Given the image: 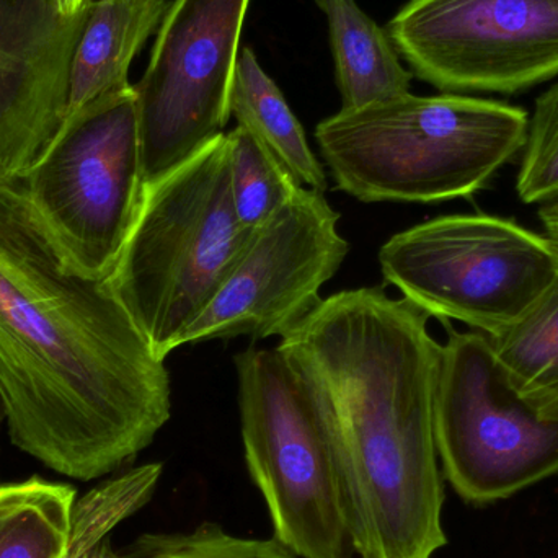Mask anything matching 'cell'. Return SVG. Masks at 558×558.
<instances>
[{"label":"cell","mask_w":558,"mask_h":558,"mask_svg":"<svg viewBox=\"0 0 558 558\" xmlns=\"http://www.w3.org/2000/svg\"><path fill=\"white\" fill-rule=\"evenodd\" d=\"M0 403L13 446L56 474H118L172 415L156 356L107 279L65 260L22 177H0Z\"/></svg>","instance_id":"cell-1"},{"label":"cell","mask_w":558,"mask_h":558,"mask_svg":"<svg viewBox=\"0 0 558 558\" xmlns=\"http://www.w3.org/2000/svg\"><path fill=\"white\" fill-rule=\"evenodd\" d=\"M428 320L379 286L347 289L278 344L327 429L360 558H433L448 544L435 436L441 344Z\"/></svg>","instance_id":"cell-2"},{"label":"cell","mask_w":558,"mask_h":558,"mask_svg":"<svg viewBox=\"0 0 558 558\" xmlns=\"http://www.w3.org/2000/svg\"><path fill=\"white\" fill-rule=\"evenodd\" d=\"M530 117L487 98L405 94L320 121L315 140L337 189L363 203L474 195L521 153Z\"/></svg>","instance_id":"cell-3"},{"label":"cell","mask_w":558,"mask_h":558,"mask_svg":"<svg viewBox=\"0 0 558 558\" xmlns=\"http://www.w3.org/2000/svg\"><path fill=\"white\" fill-rule=\"evenodd\" d=\"M254 232L232 208L226 134L144 189L108 282L157 357L166 361L183 347L186 331L231 277Z\"/></svg>","instance_id":"cell-4"},{"label":"cell","mask_w":558,"mask_h":558,"mask_svg":"<svg viewBox=\"0 0 558 558\" xmlns=\"http://www.w3.org/2000/svg\"><path fill=\"white\" fill-rule=\"evenodd\" d=\"M442 477L465 504H495L558 475V390L524 389L488 335L448 327L435 392Z\"/></svg>","instance_id":"cell-5"},{"label":"cell","mask_w":558,"mask_h":558,"mask_svg":"<svg viewBox=\"0 0 558 558\" xmlns=\"http://www.w3.org/2000/svg\"><path fill=\"white\" fill-rule=\"evenodd\" d=\"M245 464L274 537L299 558H353L340 471L320 415L284 354H235Z\"/></svg>","instance_id":"cell-6"},{"label":"cell","mask_w":558,"mask_h":558,"mask_svg":"<svg viewBox=\"0 0 558 558\" xmlns=\"http://www.w3.org/2000/svg\"><path fill=\"white\" fill-rule=\"evenodd\" d=\"M380 271L429 317L458 320L488 337L520 322L558 279L547 235L511 219L451 215L392 235Z\"/></svg>","instance_id":"cell-7"},{"label":"cell","mask_w":558,"mask_h":558,"mask_svg":"<svg viewBox=\"0 0 558 558\" xmlns=\"http://www.w3.org/2000/svg\"><path fill=\"white\" fill-rule=\"evenodd\" d=\"M22 183L69 265L110 277L144 192L134 87L62 121Z\"/></svg>","instance_id":"cell-8"},{"label":"cell","mask_w":558,"mask_h":558,"mask_svg":"<svg viewBox=\"0 0 558 558\" xmlns=\"http://www.w3.org/2000/svg\"><path fill=\"white\" fill-rule=\"evenodd\" d=\"M251 0H173L134 87L143 189L225 133Z\"/></svg>","instance_id":"cell-9"},{"label":"cell","mask_w":558,"mask_h":558,"mask_svg":"<svg viewBox=\"0 0 558 558\" xmlns=\"http://www.w3.org/2000/svg\"><path fill=\"white\" fill-rule=\"evenodd\" d=\"M389 35L441 90L514 94L558 75V0H410Z\"/></svg>","instance_id":"cell-10"},{"label":"cell","mask_w":558,"mask_h":558,"mask_svg":"<svg viewBox=\"0 0 558 558\" xmlns=\"http://www.w3.org/2000/svg\"><path fill=\"white\" fill-rule=\"evenodd\" d=\"M324 193L301 189L255 229L238 267L189 328L183 344L288 337L322 304L350 252Z\"/></svg>","instance_id":"cell-11"},{"label":"cell","mask_w":558,"mask_h":558,"mask_svg":"<svg viewBox=\"0 0 558 558\" xmlns=\"http://www.w3.org/2000/svg\"><path fill=\"white\" fill-rule=\"evenodd\" d=\"M92 2L64 16L52 0H0V177H22L61 128Z\"/></svg>","instance_id":"cell-12"},{"label":"cell","mask_w":558,"mask_h":558,"mask_svg":"<svg viewBox=\"0 0 558 558\" xmlns=\"http://www.w3.org/2000/svg\"><path fill=\"white\" fill-rule=\"evenodd\" d=\"M169 0H94L72 56L64 120L133 87L130 65L159 28ZM62 120V121H64Z\"/></svg>","instance_id":"cell-13"},{"label":"cell","mask_w":558,"mask_h":558,"mask_svg":"<svg viewBox=\"0 0 558 558\" xmlns=\"http://www.w3.org/2000/svg\"><path fill=\"white\" fill-rule=\"evenodd\" d=\"M330 32L341 110H360L410 94L412 74L400 64L389 33L354 0H315Z\"/></svg>","instance_id":"cell-14"},{"label":"cell","mask_w":558,"mask_h":558,"mask_svg":"<svg viewBox=\"0 0 558 558\" xmlns=\"http://www.w3.org/2000/svg\"><path fill=\"white\" fill-rule=\"evenodd\" d=\"M231 114L304 189L324 193L327 172L308 146L304 130L257 56L242 49L231 94Z\"/></svg>","instance_id":"cell-15"},{"label":"cell","mask_w":558,"mask_h":558,"mask_svg":"<svg viewBox=\"0 0 558 558\" xmlns=\"http://www.w3.org/2000/svg\"><path fill=\"white\" fill-rule=\"evenodd\" d=\"M75 488L39 475L0 485V558H61L71 539Z\"/></svg>","instance_id":"cell-16"},{"label":"cell","mask_w":558,"mask_h":558,"mask_svg":"<svg viewBox=\"0 0 558 558\" xmlns=\"http://www.w3.org/2000/svg\"><path fill=\"white\" fill-rule=\"evenodd\" d=\"M160 462L140 465L111 475L77 498L71 539L61 558H131L111 544V533L143 510L162 477Z\"/></svg>","instance_id":"cell-17"},{"label":"cell","mask_w":558,"mask_h":558,"mask_svg":"<svg viewBox=\"0 0 558 558\" xmlns=\"http://www.w3.org/2000/svg\"><path fill=\"white\" fill-rule=\"evenodd\" d=\"M226 146L232 208L239 222L255 231L301 185L244 128L238 126L226 133Z\"/></svg>","instance_id":"cell-18"},{"label":"cell","mask_w":558,"mask_h":558,"mask_svg":"<svg viewBox=\"0 0 558 558\" xmlns=\"http://www.w3.org/2000/svg\"><path fill=\"white\" fill-rule=\"evenodd\" d=\"M490 340L524 389L558 390V279L520 322Z\"/></svg>","instance_id":"cell-19"},{"label":"cell","mask_w":558,"mask_h":558,"mask_svg":"<svg viewBox=\"0 0 558 558\" xmlns=\"http://www.w3.org/2000/svg\"><path fill=\"white\" fill-rule=\"evenodd\" d=\"M126 553L131 558H299L277 537L238 536L218 523L177 533L143 534Z\"/></svg>","instance_id":"cell-20"},{"label":"cell","mask_w":558,"mask_h":558,"mask_svg":"<svg viewBox=\"0 0 558 558\" xmlns=\"http://www.w3.org/2000/svg\"><path fill=\"white\" fill-rule=\"evenodd\" d=\"M517 190L527 205L558 198V84L537 98L527 124Z\"/></svg>","instance_id":"cell-21"},{"label":"cell","mask_w":558,"mask_h":558,"mask_svg":"<svg viewBox=\"0 0 558 558\" xmlns=\"http://www.w3.org/2000/svg\"><path fill=\"white\" fill-rule=\"evenodd\" d=\"M541 219L546 226L547 238L556 245L558 252V198L544 203L543 208H541Z\"/></svg>","instance_id":"cell-22"},{"label":"cell","mask_w":558,"mask_h":558,"mask_svg":"<svg viewBox=\"0 0 558 558\" xmlns=\"http://www.w3.org/2000/svg\"><path fill=\"white\" fill-rule=\"evenodd\" d=\"M85 2H87V0H52L58 12L64 16L77 15L82 7L85 5Z\"/></svg>","instance_id":"cell-23"},{"label":"cell","mask_w":558,"mask_h":558,"mask_svg":"<svg viewBox=\"0 0 558 558\" xmlns=\"http://www.w3.org/2000/svg\"><path fill=\"white\" fill-rule=\"evenodd\" d=\"M5 420V412H3L2 403H0V426H2V422ZM2 485V484H0Z\"/></svg>","instance_id":"cell-24"}]
</instances>
